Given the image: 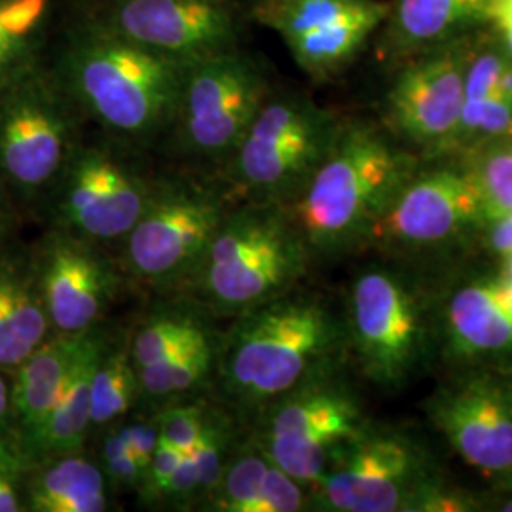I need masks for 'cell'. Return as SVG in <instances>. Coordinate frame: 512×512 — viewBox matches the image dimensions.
Wrapping results in <instances>:
<instances>
[{
    "mask_svg": "<svg viewBox=\"0 0 512 512\" xmlns=\"http://www.w3.org/2000/svg\"><path fill=\"white\" fill-rule=\"evenodd\" d=\"M499 272L497 274L501 275V277H505V279H512V253L511 255L503 256V258H499Z\"/></svg>",
    "mask_w": 512,
    "mask_h": 512,
    "instance_id": "obj_45",
    "label": "cell"
},
{
    "mask_svg": "<svg viewBox=\"0 0 512 512\" xmlns=\"http://www.w3.org/2000/svg\"><path fill=\"white\" fill-rule=\"evenodd\" d=\"M461 48H446L406 67L387 95L391 126L427 150H448L458 141L465 103Z\"/></svg>",
    "mask_w": 512,
    "mask_h": 512,
    "instance_id": "obj_18",
    "label": "cell"
},
{
    "mask_svg": "<svg viewBox=\"0 0 512 512\" xmlns=\"http://www.w3.org/2000/svg\"><path fill=\"white\" fill-rule=\"evenodd\" d=\"M469 171L482 203L486 224L512 215V137L469 148Z\"/></svg>",
    "mask_w": 512,
    "mask_h": 512,
    "instance_id": "obj_29",
    "label": "cell"
},
{
    "mask_svg": "<svg viewBox=\"0 0 512 512\" xmlns=\"http://www.w3.org/2000/svg\"><path fill=\"white\" fill-rule=\"evenodd\" d=\"M188 65L82 18L69 29L54 71L109 141L143 152L169 139Z\"/></svg>",
    "mask_w": 512,
    "mask_h": 512,
    "instance_id": "obj_2",
    "label": "cell"
},
{
    "mask_svg": "<svg viewBox=\"0 0 512 512\" xmlns=\"http://www.w3.org/2000/svg\"><path fill=\"white\" fill-rule=\"evenodd\" d=\"M50 0H0V78L29 61Z\"/></svg>",
    "mask_w": 512,
    "mask_h": 512,
    "instance_id": "obj_30",
    "label": "cell"
},
{
    "mask_svg": "<svg viewBox=\"0 0 512 512\" xmlns=\"http://www.w3.org/2000/svg\"><path fill=\"white\" fill-rule=\"evenodd\" d=\"M82 18L171 59L239 48L238 0H90Z\"/></svg>",
    "mask_w": 512,
    "mask_h": 512,
    "instance_id": "obj_15",
    "label": "cell"
},
{
    "mask_svg": "<svg viewBox=\"0 0 512 512\" xmlns=\"http://www.w3.org/2000/svg\"><path fill=\"white\" fill-rule=\"evenodd\" d=\"M509 55L497 50H484L465 59L463 73V92L467 99H482V97H499V82L503 71L509 63Z\"/></svg>",
    "mask_w": 512,
    "mask_h": 512,
    "instance_id": "obj_35",
    "label": "cell"
},
{
    "mask_svg": "<svg viewBox=\"0 0 512 512\" xmlns=\"http://www.w3.org/2000/svg\"><path fill=\"white\" fill-rule=\"evenodd\" d=\"M370 423L344 365L266 404L247 427L268 459L308 490Z\"/></svg>",
    "mask_w": 512,
    "mask_h": 512,
    "instance_id": "obj_8",
    "label": "cell"
},
{
    "mask_svg": "<svg viewBox=\"0 0 512 512\" xmlns=\"http://www.w3.org/2000/svg\"><path fill=\"white\" fill-rule=\"evenodd\" d=\"M23 509L33 512H105L109 486L99 461L61 454L29 465L23 478Z\"/></svg>",
    "mask_w": 512,
    "mask_h": 512,
    "instance_id": "obj_22",
    "label": "cell"
},
{
    "mask_svg": "<svg viewBox=\"0 0 512 512\" xmlns=\"http://www.w3.org/2000/svg\"><path fill=\"white\" fill-rule=\"evenodd\" d=\"M33 258L44 306L52 329L59 334H80L105 323L129 285L109 247L55 226L40 241Z\"/></svg>",
    "mask_w": 512,
    "mask_h": 512,
    "instance_id": "obj_16",
    "label": "cell"
},
{
    "mask_svg": "<svg viewBox=\"0 0 512 512\" xmlns=\"http://www.w3.org/2000/svg\"><path fill=\"white\" fill-rule=\"evenodd\" d=\"M84 120L55 71L27 61L0 78V179L25 200L48 196Z\"/></svg>",
    "mask_w": 512,
    "mask_h": 512,
    "instance_id": "obj_9",
    "label": "cell"
},
{
    "mask_svg": "<svg viewBox=\"0 0 512 512\" xmlns=\"http://www.w3.org/2000/svg\"><path fill=\"white\" fill-rule=\"evenodd\" d=\"M414 173L416 160L384 131L340 122L327 156L289 205L313 262L370 247L378 220Z\"/></svg>",
    "mask_w": 512,
    "mask_h": 512,
    "instance_id": "obj_3",
    "label": "cell"
},
{
    "mask_svg": "<svg viewBox=\"0 0 512 512\" xmlns=\"http://www.w3.org/2000/svg\"><path fill=\"white\" fill-rule=\"evenodd\" d=\"M141 399L139 372L129 349L128 330H110L93 372L90 435L126 420Z\"/></svg>",
    "mask_w": 512,
    "mask_h": 512,
    "instance_id": "obj_26",
    "label": "cell"
},
{
    "mask_svg": "<svg viewBox=\"0 0 512 512\" xmlns=\"http://www.w3.org/2000/svg\"><path fill=\"white\" fill-rule=\"evenodd\" d=\"M488 511L512 512V488L488 495Z\"/></svg>",
    "mask_w": 512,
    "mask_h": 512,
    "instance_id": "obj_43",
    "label": "cell"
},
{
    "mask_svg": "<svg viewBox=\"0 0 512 512\" xmlns=\"http://www.w3.org/2000/svg\"><path fill=\"white\" fill-rule=\"evenodd\" d=\"M0 370V440L14 439L12 425V382Z\"/></svg>",
    "mask_w": 512,
    "mask_h": 512,
    "instance_id": "obj_42",
    "label": "cell"
},
{
    "mask_svg": "<svg viewBox=\"0 0 512 512\" xmlns=\"http://www.w3.org/2000/svg\"><path fill=\"white\" fill-rule=\"evenodd\" d=\"M84 334L54 332L12 372L14 439L31 463L35 461L38 442L54 412Z\"/></svg>",
    "mask_w": 512,
    "mask_h": 512,
    "instance_id": "obj_20",
    "label": "cell"
},
{
    "mask_svg": "<svg viewBox=\"0 0 512 512\" xmlns=\"http://www.w3.org/2000/svg\"><path fill=\"white\" fill-rule=\"evenodd\" d=\"M439 473L412 433L368 423L310 490V509L325 512H408L421 486Z\"/></svg>",
    "mask_w": 512,
    "mask_h": 512,
    "instance_id": "obj_12",
    "label": "cell"
},
{
    "mask_svg": "<svg viewBox=\"0 0 512 512\" xmlns=\"http://www.w3.org/2000/svg\"><path fill=\"white\" fill-rule=\"evenodd\" d=\"M236 203L220 177H156L145 211L118 245L128 283L156 296L186 293Z\"/></svg>",
    "mask_w": 512,
    "mask_h": 512,
    "instance_id": "obj_5",
    "label": "cell"
},
{
    "mask_svg": "<svg viewBox=\"0 0 512 512\" xmlns=\"http://www.w3.org/2000/svg\"><path fill=\"white\" fill-rule=\"evenodd\" d=\"M272 461L260 450L249 429L234 446L219 482L198 511L255 512L256 499Z\"/></svg>",
    "mask_w": 512,
    "mask_h": 512,
    "instance_id": "obj_28",
    "label": "cell"
},
{
    "mask_svg": "<svg viewBox=\"0 0 512 512\" xmlns=\"http://www.w3.org/2000/svg\"><path fill=\"white\" fill-rule=\"evenodd\" d=\"M313 264L289 207L239 202L222 220L186 293L219 321L300 285Z\"/></svg>",
    "mask_w": 512,
    "mask_h": 512,
    "instance_id": "obj_4",
    "label": "cell"
},
{
    "mask_svg": "<svg viewBox=\"0 0 512 512\" xmlns=\"http://www.w3.org/2000/svg\"><path fill=\"white\" fill-rule=\"evenodd\" d=\"M478 511H488V497H480L469 488L459 486L440 471L421 486L408 509V512Z\"/></svg>",
    "mask_w": 512,
    "mask_h": 512,
    "instance_id": "obj_33",
    "label": "cell"
},
{
    "mask_svg": "<svg viewBox=\"0 0 512 512\" xmlns=\"http://www.w3.org/2000/svg\"><path fill=\"white\" fill-rule=\"evenodd\" d=\"M260 63L241 48L188 65L169 139L186 160L222 171L270 95Z\"/></svg>",
    "mask_w": 512,
    "mask_h": 512,
    "instance_id": "obj_10",
    "label": "cell"
},
{
    "mask_svg": "<svg viewBox=\"0 0 512 512\" xmlns=\"http://www.w3.org/2000/svg\"><path fill=\"white\" fill-rule=\"evenodd\" d=\"M488 0H397L393 23L404 44L423 46L486 19Z\"/></svg>",
    "mask_w": 512,
    "mask_h": 512,
    "instance_id": "obj_27",
    "label": "cell"
},
{
    "mask_svg": "<svg viewBox=\"0 0 512 512\" xmlns=\"http://www.w3.org/2000/svg\"><path fill=\"white\" fill-rule=\"evenodd\" d=\"M110 330L105 323L86 330L54 412L38 442L35 461L84 450L90 437L93 372L109 340Z\"/></svg>",
    "mask_w": 512,
    "mask_h": 512,
    "instance_id": "obj_23",
    "label": "cell"
},
{
    "mask_svg": "<svg viewBox=\"0 0 512 512\" xmlns=\"http://www.w3.org/2000/svg\"><path fill=\"white\" fill-rule=\"evenodd\" d=\"M116 143H78L48 200L55 228L103 247L120 245L145 211L156 177Z\"/></svg>",
    "mask_w": 512,
    "mask_h": 512,
    "instance_id": "obj_11",
    "label": "cell"
},
{
    "mask_svg": "<svg viewBox=\"0 0 512 512\" xmlns=\"http://www.w3.org/2000/svg\"><path fill=\"white\" fill-rule=\"evenodd\" d=\"M512 137V103L503 97L467 99L461 110L456 145H480Z\"/></svg>",
    "mask_w": 512,
    "mask_h": 512,
    "instance_id": "obj_31",
    "label": "cell"
},
{
    "mask_svg": "<svg viewBox=\"0 0 512 512\" xmlns=\"http://www.w3.org/2000/svg\"><path fill=\"white\" fill-rule=\"evenodd\" d=\"M228 323L220 334L211 395L243 427L266 404L348 359L344 313L298 287Z\"/></svg>",
    "mask_w": 512,
    "mask_h": 512,
    "instance_id": "obj_1",
    "label": "cell"
},
{
    "mask_svg": "<svg viewBox=\"0 0 512 512\" xmlns=\"http://www.w3.org/2000/svg\"><path fill=\"white\" fill-rule=\"evenodd\" d=\"M349 355L382 389H397L425 365L439 321L418 283L395 266H368L353 277L344 310Z\"/></svg>",
    "mask_w": 512,
    "mask_h": 512,
    "instance_id": "obj_7",
    "label": "cell"
},
{
    "mask_svg": "<svg viewBox=\"0 0 512 512\" xmlns=\"http://www.w3.org/2000/svg\"><path fill=\"white\" fill-rule=\"evenodd\" d=\"M482 203L469 171L437 167L416 171L378 220L370 247L389 255H437L482 234Z\"/></svg>",
    "mask_w": 512,
    "mask_h": 512,
    "instance_id": "obj_14",
    "label": "cell"
},
{
    "mask_svg": "<svg viewBox=\"0 0 512 512\" xmlns=\"http://www.w3.org/2000/svg\"><path fill=\"white\" fill-rule=\"evenodd\" d=\"M340 122L302 93L266 97L220 181L236 202L293 205L327 156Z\"/></svg>",
    "mask_w": 512,
    "mask_h": 512,
    "instance_id": "obj_6",
    "label": "cell"
},
{
    "mask_svg": "<svg viewBox=\"0 0 512 512\" xmlns=\"http://www.w3.org/2000/svg\"><path fill=\"white\" fill-rule=\"evenodd\" d=\"M54 334L33 253H0V370L14 372Z\"/></svg>",
    "mask_w": 512,
    "mask_h": 512,
    "instance_id": "obj_21",
    "label": "cell"
},
{
    "mask_svg": "<svg viewBox=\"0 0 512 512\" xmlns=\"http://www.w3.org/2000/svg\"><path fill=\"white\" fill-rule=\"evenodd\" d=\"M306 509H310L308 488L272 463L256 499L255 512H298Z\"/></svg>",
    "mask_w": 512,
    "mask_h": 512,
    "instance_id": "obj_34",
    "label": "cell"
},
{
    "mask_svg": "<svg viewBox=\"0 0 512 512\" xmlns=\"http://www.w3.org/2000/svg\"><path fill=\"white\" fill-rule=\"evenodd\" d=\"M118 427L122 435L128 440L131 452L135 458L143 461L148 467V461L152 458L156 446L160 444V425L154 412L139 414L135 420L118 421Z\"/></svg>",
    "mask_w": 512,
    "mask_h": 512,
    "instance_id": "obj_39",
    "label": "cell"
},
{
    "mask_svg": "<svg viewBox=\"0 0 512 512\" xmlns=\"http://www.w3.org/2000/svg\"><path fill=\"white\" fill-rule=\"evenodd\" d=\"M184 458H186V452L175 448L173 444H167L164 440H160V444L156 446L152 458L148 461L145 480L137 492L141 505H147V507L154 505L165 482L177 471V467L181 465Z\"/></svg>",
    "mask_w": 512,
    "mask_h": 512,
    "instance_id": "obj_37",
    "label": "cell"
},
{
    "mask_svg": "<svg viewBox=\"0 0 512 512\" xmlns=\"http://www.w3.org/2000/svg\"><path fill=\"white\" fill-rule=\"evenodd\" d=\"M486 19L492 21L503 40L505 54L512 59V0H488Z\"/></svg>",
    "mask_w": 512,
    "mask_h": 512,
    "instance_id": "obj_41",
    "label": "cell"
},
{
    "mask_svg": "<svg viewBox=\"0 0 512 512\" xmlns=\"http://www.w3.org/2000/svg\"><path fill=\"white\" fill-rule=\"evenodd\" d=\"M215 403L213 395H203L154 410L160 425V440L190 454L205 431Z\"/></svg>",
    "mask_w": 512,
    "mask_h": 512,
    "instance_id": "obj_32",
    "label": "cell"
},
{
    "mask_svg": "<svg viewBox=\"0 0 512 512\" xmlns=\"http://www.w3.org/2000/svg\"><path fill=\"white\" fill-rule=\"evenodd\" d=\"M425 414L463 463L512 488V374L463 366L429 395Z\"/></svg>",
    "mask_w": 512,
    "mask_h": 512,
    "instance_id": "obj_13",
    "label": "cell"
},
{
    "mask_svg": "<svg viewBox=\"0 0 512 512\" xmlns=\"http://www.w3.org/2000/svg\"><path fill=\"white\" fill-rule=\"evenodd\" d=\"M220 334L222 330L219 334L184 346L156 365L137 370L141 387L137 408L154 412L165 404L211 395L217 372Z\"/></svg>",
    "mask_w": 512,
    "mask_h": 512,
    "instance_id": "obj_25",
    "label": "cell"
},
{
    "mask_svg": "<svg viewBox=\"0 0 512 512\" xmlns=\"http://www.w3.org/2000/svg\"><path fill=\"white\" fill-rule=\"evenodd\" d=\"M29 465L16 439L0 440V512L25 511L23 478Z\"/></svg>",
    "mask_w": 512,
    "mask_h": 512,
    "instance_id": "obj_36",
    "label": "cell"
},
{
    "mask_svg": "<svg viewBox=\"0 0 512 512\" xmlns=\"http://www.w3.org/2000/svg\"><path fill=\"white\" fill-rule=\"evenodd\" d=\"M238 2H239V0H238ZM253 2H258V0H253Z\"/></svg>",
    "mask_w": 512,
    "mask_h": 512,
    "instance_id": "obj_46",
    "label": "cell"
},
{
    "mask_svg": "<svg viewBox=\"0 0 512 512\" xmlns=\"http://www.w3.org/2000/svg\"><path fill=\"white\" fill-rule=\"evenodd\" d=\"M482 238L488 251H492L497 258L512 253V215H505L501 219L492 220L482 228Z\"/></svg>",
    "mask_w": 512,
    "mask_h": 512,
    "instance_id": "obj_40",
    "label": "cell"
},
{
    "mask_svg": "<svg viewBox=\"0 0 512 512\" xmlns=\"http://www.w3.org/2000/svg\"><path fill=\"white\" fill-rule=\"evenodd\" d=\"M97 461L103 469V475L107 478L109 490L135 492V494L139 492V488L145 480L147 465L135 458L133 452L118 454V456H105Z\"/></svg>",
    "mask_w": 512,
    "mask_h": 512,
    "instance_id": "obj_38",
    "label": "cell"
},
{
    "mask_svg": "<svg viewBox=\"0 0 512 512\" xmlns=\"http://www.w3.org/2000/svg\"><path fill=\"white\" fill-rule=\"evenodd\" d=\"M12 232V213L8 203L2 200L0 196V253L6 249V241L10 238Z\"/></svg>",
    "mask_w": 512,
    "mask_h": 512,
    "instance_id": "obj_44",
    "label": "cell"
},
{
    "mask_svg": "<svg viewBox=\"0 0 512 512\" xmlns=\"http://www.w3.org/2000/svg\"><path fill=\"white\" fill-rule=\"evenodd\" d=\"M219 319L190 294L158 296L128 330L129 349L137 370L156 365L184 346L219 334Z\"/></svg>",
    "mask_w": 512,
    "mask_h": 512,
    "instance_id": "obj_24",
    "label": "cell"
},
{
    "mask_svg": "<svg viewBox=\"0 0 512 512\" xmlns=\"http://www.w3.org/2000/svg\"><path fill=\"white\" fill-rule=\"evenodd\" d=\"M255 16L287 44L313 78L338 73L389 18L378 0H258Z\"/></svg>",
    "mask_w": 512,
    "mask_h": 512,
    "instance_id": "obj_17",
    "label": "cell"
},
{
    "mask_svg": "<svg viewBox=\"0 0 512 512\" xmlns=\"http://www.w3.org/2000/svg\"><path fill=\"white\" fill-rule=\"evenodd\" d=\"M444 355L461 366L497 365L512 355V310L497 275H476L454 287L439 317Z\"/></svg>",
    "mask_w": 512,
    "mask_h": 512,
    "instance_id": "obj_19",
    "label": "cell"
}]
</instances>
